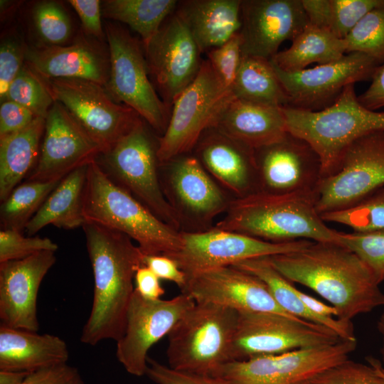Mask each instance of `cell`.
<instances>
[{
  "label": "cell",
  "mask_w": 384,
  "mask_h": 384,
  "mask_svg": "<svg viewBox=\"0 0 384 384\" xmlns=\"http://www.w3.org/2000/svg\"><path fill=\"white\" fill-rule=\"evenodd\" d=\"M181 235L180 249L168 257L176 262L186 274L187 280L210 269L233 265L250 259L294 252L311 242L299 240L272 242L213 227L203 231H181Z\"/></svg>",
  "instance_id": "14"
},
{
  "label": "cell",
  "mask_w": 384,
  "mask_h": 384,
  "mask_svg": "<svg viewBox=\"0 0 384 384\" xmlns=\"http://www.w3.org/2000/svg\"><path fill=\"white\" fill-rule=\"evenodd\" d=\"M316 193L257 192L234 198L213 227L272 242L299 240L339 243L341 233L330 228L316 208Z\"/></svg>",
  "instance_id": "3"
},
{
  "label": "cell",
  "mask_w": 384,
  "mask_h": 384,
  "mask_svg": "<svg viewBox=\"0 0 384 384\" xmlns=\"http://www.w3.org/2000/svg\"><path fill=\"white\" fill-rule=\"evenodd\" d=\"M259 192L316 193L321 162L311 146L289 132L279 141L255 149Z\"/></svg>",
  "instance_id": "20"
},
{
  "label": "cell",
  "mask_w": 384,
  "mask_h": 384,
  "mask_svg": "<svg viewBox=\"0 0 384 384\" xmlns=\"http://www.w3.org/2000/svg\"><path fill=\"white\" fill-rule=\"evenodd\" d=\"M188 294L171 299L144 298L135 289L128 305L123 336L117 341L116 356L131 375L142 376L147 368L148 351L195 304Z\"/></svg>",
  "instance_id": "17"
},
{
  "label": "cell",
  "mask_w": 384,
  "mask_h": 384,
  "mask_svg": "<svg viewBox=\"0 0 384 384\" xmlns=\"http://www.w3.org/2000/svg\"><path fill=\"white\" fill-rule=\"evenodd\" d=\"M31 372L0 370V384H23Z\"/></svg>",
  "instance_id": "54"
},
{
  "label": "cell",
  "mask_w": 384,
  "mask_h": 384,
  "mask_svg": "<svg viewBox=\"0 0 384 384\" xmlns=\"http://www.w3.org/2000/svg\"><path fill=\"white\" fill-rule=\"evenodd\" d=\"M23 384H84L76 368L58 363L31 372Z\"/></svg>",
  "instance_id": "47"
},
{
  "label": "cell",
  "mask_w": 384,
  "mask_h": 384,
  "mask_svg": "<svg viewBox=\"0 0 384 384\" xmlns=\"http://www.w3.org/2000/svg\"><path fill=\"white\" fill-rule=\"evenodd\" d=\"M87 170V165L80 166L60 181L27 224L24 231L28 236L48 225L67 230L84 225L82 209Z\"/></svg>",
  "instance_id": "30"
},
{
  "label": "cell",
  "mask_w": 384,
  "mask_h": 384,
  "mask_svg": "<svg viewBox=\"0 0 384 384\" xmlns=\"http://www.w3.org/2000/svg\"><path fill=\"white\" fill-rule=\"evenodd\" d=\"M242 58V38L236 33L224 44L208 51V61L228 88L232 90Z\"/></svg>",
  "instance_id": "45"
},
{
  "label": "cell",
  "mask_w": 384,
  "mask_h": 384,
  "mask_svg": "<svg viewBox=\"0 0 384 384\" xmlns=\"http://www.w3.org/2000/svg\"><path fill=\"white\" fill-rule=\"evenodd\" d=\"M267 258L289 282L311 289L330 302L338 319L351 321L384 306V293L370 270L341 243L311 241L300 250Z\"/></svg>",
  "instance_id": "1"
},
{
  "label": "cell",
  "mask_w": 384,
  "mask_h": 384,
  "mask_svg": "<svg viewBox=\"0 0 384 384\" xmlns=\"http://www.w3.org/2000/svg\"><path fill=\"white\" fill-rule=\"evenodd\" d=\"M377 329L382 338V345L380 349L381 363L384 368V311L377 322Z\"/></svg>",
  "instance_id": "55"
},
{
  "label": "cell",
  "mask_w": 384,
  "mask_h": 384,
  "mask_svg": "<svg viewBox=\"0 0 384 384\" xmlns=\"http://www.w3.org/2000/svg\"><path fill=\"white\" fill-rule=\"evenodd\" d=\"M68 2L78 15L82 31L101 41H104L105 32L103 29L101 16V1L99 0H69Z\"/></svg>",
  "instance_id": "48"
},
{
  "label": "cell",
  "mask_w": 384,
  "mask_h": 384,
  "mask_svg": "<svg viewBox=\"0 0 384 384\" xmlns=\"http://www.w3.org/2000/svg\"><path fill=\"white\" fill-rule=\"evenodd\" d=\"M62 180V179H61ZM61 180L28 181L17 186L0 206L1 229L22 232Z\"/></svg>",
  "instance_id": "36"
},
{
  "label": "cell",
  "mask_w": 384,
  "mask_h": 384,
  "mask_svg": "<svg viewBox=\"0 0 384 384\" xmlns=\"http://www.w3.org/2000/svg\"><path fill=\"white\" fill-rule=\"evenodd\" d=\"M366 361L368 364L372 366L377 371L378 373L384 378V368L381 363V362L371 356L367 357Z\"/></svg>",
  "instance_id": "56"
},
{
  "label": "cell",
  "mask_w": 384,
  "mask_h": 384,
  "mask_svg": "<svg viewBox=\"0 0 384 384\" xmlns=\"http://www.w3.org/2000/svg\"><path fill=\"white\" fill-rule=\"evenodd\" d=\"M27 46L14 30L8 31L0 43V98L5 100L8 88L25 65Z\"/></svg>",
  "instance_id": "43"
},
{
  "label": "cell",
  "mask_w": 384,
  "mask_h": 384,
  "mask_svg": "<svg viewBox=\"0 0 384 384\" xmlns=\"http://www.w3.org/2000/svg\"><path fill=\"white\" fill-rule=\"evenodd\" d=\"M35 31L46 46L68 44L73 33L69 14L61 3L56 1H38L32 9Z\"/></svg>",
  "instance_id": "37"
},
{
  "label": "cell",
  "mask_w": 384,
  "mask_h": 384,
  "mask_svg": "<svg viewBox=\"0 0 384 384\" xmlns=\"http://www.w3.org/2000/svg\"><path fill=\"white\" fill-rule=\"evenodd\" d=\"M312 384H384V378L370 364L348 359L310 380Z\"/></svg>",
  "instance_id": "44"
},
{
  "label": "cell",
  "mask_w": 384,
  "mask_h": 384,
  "mask_svg": "<svg viewBox=\"0 0 384 384\" xmlns=\"http://www.w3.org/2000/svg\"><path fill=\"white\" fill-rule=\"evenodd\" d=\"M82 227L92 268L94 290L90 314L80 341L90 346L105 339L117 341L124 332L135 274L144 266V255L119 231L89 222Z\"/></svg>",
  "instance_id": "2"
},
{
  "label": "cell",
  "mask_w": 384,
  "mask_h": 384,
  "mask_svg": "<svg viewBox=\"0 0 384 384\" xmlns=\"http://www.w3.org/2000/svg\"><path fill=\"white\" fill-rule=\"evenodd\" d=\"M370 80V86L358 100L366 108L377 111L384 107V62L376 68Z\"/></svg>",
  "instance_id": "51"
},
{
  "label": "cell",
  "mask_w": 384,
  "mask_h": 384,
  "mask_svg": "<svg viewBox=\"0 0 384 384\" xmlns=\"http://www.w3.org/2000/svg\"><path fill=\"white\" fill-rule=\"evenodd\" d=\"M346 54L344 39L309 23L289 48L278 52L270 60L284 71L293 72L314 63L321 65L338 60Z\"/></svg>",
  "instance_id": "32"
},
{
  "label": "cell",
  "mask_w": 384,
  "mask_h": 384,
  "mask_svg": "<svg viewBox=\"0 0 384 384\" xmlns=\"http://www.w3.org/2000/svg\"><path fill=\"white\" fill-rule=\"evenodd\" d=\"M299 384H312L311 382H310V380H307V381H304L303 383H301Z\"/></svg>",
  "instance_id": "57"
},
{
  "label": "cell",
  "mask_w": 384,
  "mask_h": 384,
  "mask_svg": "<svg viewBox=\"0 0 384 384\" xmlns=\"http://www.w3.org/2000/svg\"><path fill=\"white\" fill-rule=\"evenodd\" d=\"M324 222L345 225L354 232L384 229V186L346 210L320 215Z\"/></svg>",
  "instance_id": "39"
},
{
  "label": "cell",
  "mask_w": 384,
  "mask_h": 384,
  "mask_svg": "<svg viewBox=\"0 0 384 384\" xmlns=\"http://www.w3.org/2000/svg\"><path fill=\"white\" fill-rule=\"evenodd\" d=\"M53 251L0 263L1 324L37 332V297L42 280L56 261Z\"/></svg>",
  "instance_id": "24"
},
{
  "label": "cell",
  "mask_w": 384,
  "mask_h": 384,
  "mask_svg": "<svg viewBox=\"0 0 384 384\" xmlns=\"http://www.w3.org/2000/svg\"><path fill=\"white\" fill-rule=\"evenodd\" d=\"M233 266L264 282L277 303L289 314L325 326L334 331L341 339L356 340L351 321L322 316L311 311L299 298V289L273 267L267 257L244 260Z\"/></svg>",
  "instance_id": "29"
},
{
  "label": "cell",
  "mask_w": 384,
  "mask_h": 384,
  "mask_svg": "<svg viewBox=\"0 0 384 384\" xmlns=\"http://www.w3.org/2000/svg\"><path fill=\"white\" fill-rule=\"evenodd\" d=\"M44 129L45 118L37 117L24 129L0 137L1 202L34 169Z\"/></svg>",
  "instance_id": "31"
},
{
  "label": "cell",
  "mask_w": 384,
  "mask_h": 384,
  "mask_svg": "<svg viewBox=\"0 0 384 384\" xmlns=\"http://www.w3.org/2000/svg\"><path fill=\"white\" fill-rule=\"evenodd\" d=\"M176 0H105L101 2L102 15L128 25L146 46L164 21L173 14Z\"/></svg>",
  "instance_id": "34"
},
{
  "label": "cell",
  "mask_w": 384,
  "mask_h": 384,
  "mask_svg": "<svg viewBox=\"0 0 384 384\" xmlns=\"http://www.w3.org/2000/svg\"><path fill=\"white\" fill-rule=\"evenodd\" d=\"M346 53H365L384 62V1L366 14L344 38Z\"/></svg>",
  "instance_id": "38"
},
{
  "label": "cell",
  "mask_w": 384,
  "mask_h": 384,
  "mask_svg": "<svg viewBox=\"0 0 384 384\" xmlns=\"http://www.w3.org/2000/svg\"><path fill=\"white\" fill-rule=\"evenodd\" d=\"M310 24L344 39L357 23L384 0H302Z\"/></svg>",
  "instance_id": "35"
},
{
  "label": "cell",
  "mask_w": 384,
  "mask_h": 384,
  "mask_svg": "<svg viewBox=\"0 0 384 384\" xmlns=\"http://www.w3.org/2000/svg\"><path fill=\"white\" fill-rule=\"evenodd\" d=\"M159 279L149 267L142 266L135 274V289L144 298L151 300L159 299L165 292Z\"/></svg>",
  "instance_id": "52"
},
{
  "label": "cell",
  "mask_w": 384,
  "mask_h": 384,
  "mask_svg": "<svg viewBox=\"0 0 384 384\" xmlns=\"http://www.w3.org/2000/svg\"><path fill=\"white\" fill-rule=\"evenodd\" d=\"M37 117L21 105L11 100L1 102L0 107V137L20 131Z\"/></svg>",
  "instance_id": "49"
},
{
  "label": "cell",
  "mask_w": 384,
  "mask_h": 384,
  "mask_svg": "<svg viewBox=\"0 0 384 384\" xmlns=\"http://www.w3.org/2000/svg\"><path fill=\"white\" fill-rule=\"evenodd\" d=\"M143 47L149 76L159 97L171 109L198 75L203 61L202 53L176 11Z\"/></svg>",
  "instance_id": "16"
},
{
  "label": "cell",
  "mask_w": 384,
  "mask_h": 384,
  "mask_svg": "<svg viewBox=\"0 0 384 384\" xmlns=\"http://www.w3.org/2000/svg\"><path fill=\"white\" fill-rule=\"evenodd\" d=\"M145 375L157 384H226L213 376L174 370L149 357Z\"/></svg>",
  "instance_id": "46"
},
{
  "label": "cell",
  "mask_w": 384,
  "mask_h": 384,
  "mask_svg": "<svg viewBox=\"0 0 384 384\" xmlns=\"http://www.w3.org/2000/svg\"><path fill=\"white\" fill-rule=\"evenodd\" d=\"M66 343L51 334L0 326V370L33 372L67 363Z\"/></svg>",
  "instance_id": "28"
},
{
  "label": "cell",
  "mask_w": 384,
  "mask_h": 384,
  "mask_svg": "<svg viewBox=\"0 0 384 384\" xmlns=\"http://www.w3.org/2000/svg\"><path fill=\"white\" fill-rule=\"evenodd\" d=\"M238 314V311L221 305L196 302L167 335L169 367L212 375L232 361L230 351Z\"/></svg>",
  "instance_id": "6"
},
{
  "label": "cell",
  "mask_w": 384,
  "mask_h": 384,
  "mask_svg": "<svg viewBox=\"0 0 384 384\" xmlns=\"http://www.w3.org/2000/svg\"><path fill=\"white\" fill-rule=\"evenodd\" d=\"M242 0L178 1L183 19L201 53L220 46L241 28Z\"/></svg>",
  "instance_id": "27"
},
{
  "label": "cell",
  "mask_w": 384,
  "mask_h": 384,
  "mask_svg": "<svg viewBox=\"0 0 384 384\" xmlns=\"http://www.w3.org/2000/svg\"><path fill=\"white\" fill-rule=\"evenodd\" d=\"M271 63L287 95V107L310 111L332 105L347 85L371 80L379 65L360 52L348 53L338 60L293 72Z\"/></svg>",
  "instance_id": "18"
},
{
  "label": "cell",
  "mask_w": 384,
  "mask_h": 384,
  "mask_svg": "<svg viewBox=\"0 0 384 384\" xmlns=\"http://www.w3.org/2000/svg\"><path fill=\"white\" fill-rule=\"evenodd\" d=\"M339 243L363 262L379 284L384 282V229L341 233Z\"/></svg>",
  "instance_id": "41"
},
{
  "label": "cell",
  "mask_w": 384,
  "mask_h": 384,
  "mask_svg": "<svg viewBox=\"0 0 384 384\" xmlns=\"http://www.w3.org/2000/svg\"><path fill=\"white\" fill-rule=\"evenodd\" d=\"M193 149L208 173L235 198L259 192L254 149L215 127L207 129Z\"/></svg>",
  "instance_id": "25"
},
{
  "label": "cell",
  "mask_w": 384,
  "mask_h": 384,
  "mask_svg": "<svg viewBox=\"0 0 384 384\" xmlns=\"http://www.w3.org/2000/svg\"><path fill=\"white\" fill-rule=\"evenodd\" d=\"M82 210L85 222L125 234L144 255L169 256L181 247V231L113 182L95 160L87 165Z\"/></svg>",
  "instance_id": "4"
},
{
  "label": "cell",
  "mask_w": 384,
  "mask_h": 384,
  "mask_svg": "<svg viewBox=\"0 0 384 384\" xmlns=\"http://www.w3.org/2000/svg\"><path fill=\"white\" fill-rule=\"evenodd\" d=\"M212 127L254 150L279 141L288 132L282 107L252 103L235 97Z\"/></svg>",
  "instance_id": "26"
},
{
  "label": "cell",
  "mask_w": 384,
  "mask_h": 384,
  "mask_svg": "<svg viewBox=\"0 0 384 384\" xmlns=\"http://www.w3.org/2000/svg\"><path fill=\"white\" fill-rule=\"evenodd\" d=\"M104 151L60 102L55 101L45 118L39 157L28 181L63 179L88 165Z\"/></svg>",
  "instance_id": "19"
},
{
  "label": "cell",
  "mask_w": 384,
  "mask_h": 384,
  "mask_svg": "<svg viewBox=\"0 0 384 384\" xmlns=\"http://www.w3.org/2000/svg\"><path fill=\"white\" fill-rule=\"evenodd\" d=\"M357 340L230 361L212 375L226 384H299L348 359Z\"/></svg>",
  "instance_id": "10"
},
{
  "label": "cell",
  "mask_w": 384,
  "mask_h": 384,
  "mask_svg": "<svg viewBox=\"0 0 384 384\" xmlns=\"http://www.w3.org/2000/svg\"><path fill=\"white\" fill-rule=\"evenodd\" d=\"M105 32L110 59L106 90L115 101L132 108L151 128L163 134L170 109L151 82L142 44L119 24L106 22Z\"/></svg>",
  "instance_id": "8"
},
{
  "label": "cell",
  "mask_w": 384,
  "mask_h": 384,
  "mask_svg": "<svg viewBox=\"0 0 384 384\" xmlns=\"http://www.w3.org/2000/svg\"><path fill=\"white\" fill-rule=\"evenodd\" d=\"M332 330L274 313L239 312L231 347L232 361L336 343Z\"/></svg>",
  "instance_id": "13"
},
{
  "label": "cell",
  "mask_w": 384,
  "mask_h": 384,
  "mask_svg": "<svg viewBox=\"0 0 384 384\" xmlns=\"http://www.w3.org/2000/svg\"><path fill=\"white\" fill-rule=\"evenodd\" d=\"M157 146L142 119L95 161L113 182L160 220L180 230L179 220L161 186Z\"/></svg>",
  "instance_id": "7"
},
{
  "label": "cell",
  "mask_w": 384,
  "mask_h": 384,
  "mask_svg": "<svg viewBox=\"0 0 384 384\" xmlns=\"http://www.w3.org/2000/svg\"><path fill=\"white\" fill-rule=\"evenodd\" d=\"M298 295L304 304L315 314L326 317H338V312L333 306L327 305L299 290Z\"/></svg>",
  "instance_id": "53"
},
{
  "label": "cell",
  "mask_w": 384,
  "mask_h": 384,
  "mask_svg": "<svg viewBox=\"0 0 384 384\" xmlns=\"http://www.w3.org/2000/svg\"><path fill=\"white\" fill-rule=\"evenodd\" d=\"M6 100L17 102L36 117L44 118L55 102L42 80L26 64L10 84Z\"/></svg>",
  "instance_id": "40"
},
{
  "label": "cell",
  "mask_w": 384,
  "mask_h": 384,
  "mask_svg": "<svg viewBox=\"0 0 384 384\" xmlns=\"http://www.w3.org/2000/svg\"><path fill=\"white\" fill-rule=\"evenodd\" d=\"M42 81L54 101L67 109L104 151L142 119L132 108L115 101L105 87L95 82L78 78Z\"/></svg>",
  "instance_id": "11"
},
{
  "label": "cell",
  "mask_w": 384,
  "mask_h": 384,
  "mask_svg": "<svg viewBox=\"0 0 384 384\" xmlns=\"http://www.w3.org/2000/svg\"><path fill=\"white\" fill-rule=\"evenodd\" d=\"M159 169L164 173L163 191L181 226L189 224L198 231L208 230L213 220L228 210L233 199L195 156H178L159 164Z\"/></svg>",
  "instance_id": "15"
},
{
  "label": "cell",
  "mask_w": 384,
  "mask_h": 384,
  "mask_svg": "<svg viewBox=\"0 0 384 384\" xmlns=\"http://www.w3.org/2000/svg\"><path fill=\"white\" fill-rule=\"evenodd\" d=\"M383 186L384 132H375L353 142L336 171L321 179L316 208L320 215L346 210Z\"/></svg>",
  "instance_id": "12"
},
{
  "label": "cell",
  "mask_w": 384,
  "mask_h": 384,
  "mask_svg": "<svg viewBox=\"0 0 384 384\" xmlns=\"http://www.w3.org/2000/svg\"><path fill=\"white\" fill-rule=\"evenodd\" d=\"M354 85H347L332 105L319 111L282 107L287 132L307 142L319 156L321 178L336 171L353 142L372 132H384V112L363 107Z\"/></svg>",
  "instance_id": "5"
},
{
  "label": "cell",
  "mask_w": 384,
  "mask_h": 384,
  "mask_svg": "<svg viewBox=\"0 0 384 384\" xmlns=\"http://www.w3.org/2000/svg\"><path fill=\"white\" fill-rule=\"evenodd\" d=\"M58 247L48 238L23 236L13 229L0 231V263L26 258L41 251L55 252Z\"/></svg>",
  "instance_id": "42"
},
{
  "label": "cell",
  "mask_w": 384,
  "mask_h": 384,
  "mask_svg": "<svg viewBox=\"0 0 384 384\" xmlns=\"http://www.w3.org/2000/svg\"><path fill=\"white\" fill-rule=\"evenodd\" d=\"M233 97L232 90L223 84L208 60H203L196 79L172 105L167 127L158 139L159 164L193 149Z\"/></svg>",
  "instance_id": "9"
},
{
  "label": "cell",
  "mask_w": 384,
  "mask_h": 384,
  "mask_svg": "<svg viewBox=\"0 0 384 384\" xmlns=\"http://www.w3.org/2000/svg\"><path fill=\"white\" fill-rule=\"evenodd\" d=\"M181 292L195 302L213 303L238 312L274 313L299 319L287 313L277 303L264 282L233 265L210 269L191 277Z\"/></svg>",
  "instance_id": "22"
},
{
  "label": "cell",
  "mask_w": 384,
  "mask_h": 384,
  "mask_svg": "<svg viewBox=\"0 0 384 384\" xmlns=\"http://www.w3.org/2000/svg\"><path fill=\"white\" fill-rule=\"evenodd\" d=\"M309 23L302 0H242V56L270 60L284 41H292Z\"/></svg>",
  "instance_id": "21"
},
{
  "label": "cell",
  "mask_w": 384,
  "mask_h": 384,
  "mask_svg": "<svg viewBox=\"0 0 384 384\" xmlns=\"http://www.w3.org/2000/svg\"><path fill=\"white\" fill-rule=\"evenodd\" d=\"M103 43L82 31L65 46H27L25 64L42 80L78 78L106 87L110 59Z\"/></svg>",
  "instance_id": "23"
},
{
  "label": "cell",
  "mask_w": 384,
  "mask_h": 384,
  "mask_svg": "<svg viewBox=\"0 0 384 384\" xmlns=\"http://www.w3.org/2000/svg\"><path fill=\"white\" fill-rule=\"evenodd\" d=\"M144 264L159 279L174 282L181 290L185 287L186 275L171 257L163 255H144Z\"/></svg>",
  "instance_id": "50"
},
{
  "label": "cell",
  "mask_w": 384,
  "mask_h": 384,
  "mask_svg": "<svg viewBox=\"0 0 384 384\" xmlns=\"http://www.w3.org/2000/svg\"><path fill=\"white\" fill-rule=\"evenodd\" d=\"M232 92L235 98L272 107L288 106L287 95L270 60L242 56Z\"/></svg>",
  "instance_id": "33"
}]
</instances>
